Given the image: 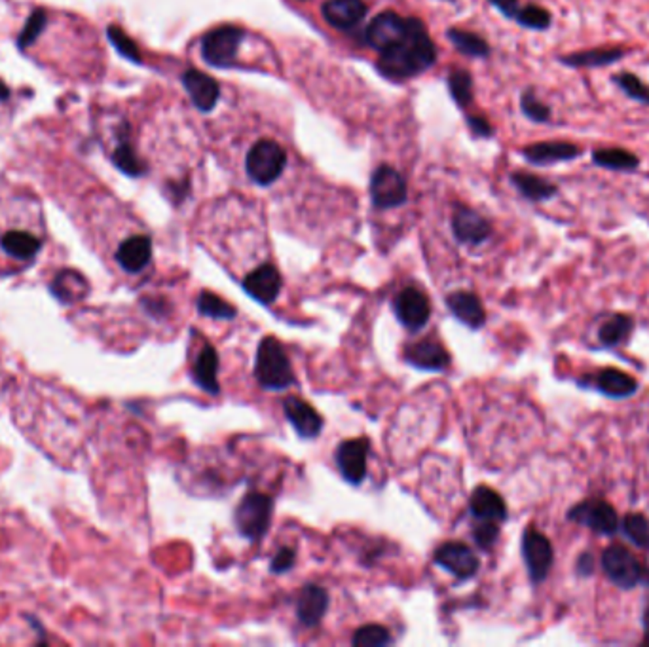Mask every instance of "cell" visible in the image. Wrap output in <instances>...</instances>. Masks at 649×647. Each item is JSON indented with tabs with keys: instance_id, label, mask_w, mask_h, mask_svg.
Here are the masks:
<instances>
[{
	"instance_id": "cell-10",
	"label": "cell",
	"mask_w": 649,
	"mask_h": 647,
	"mask_svg": "<svg viewBox=\"0 0 649 647\" xmlns=\"http://www.w3.org/2000/svg\"><path fill=\"white\" fill-rule=\"evenodd\" d=\"M433 560H435L437 566H441L443 570H446L450 575H454L460 581H467V579L474 577L481 568L479 556L473 552L471 547H467L465 543H460V542L443 543L435 551Z\"/></svg>"
},
{
	"instance_id": "cell-32",
	"label": "cell",
	"mask_w": 649,
	"mask_h": 647,
	"mask_svg": "<svg viewBox=\"0 0 649 647\" xmlns=\"http://www.w3.org/2000/svg\"><path fill=\"white\" fill-rule=\"evenodd\" d=\"M52 291L63 302H75L88 294V284H85V279L80 274L65 270L54 279Z\"/></svg>"
},
{
	"instance_id": "cell-37",
	"label": "cell",
	"mask_w": 649,
	"mask_h": 647,
	"mask_svg": "<svg viewBox=\"0 0 649 647\" xmlns=\"http://www.w3.org/2000/svg\"><path fill=\"white\" fill-rule=\"evenodd\" d=\"M626 539L640 547V549H649V521L640 513H629L623 516L621 526Z\"/></svg>"
},
{
	"instance_id": "cell-8",
	"label": "cell",
	"mask_w": 649,
	"mask_h": 647,
	"mask_svg": "<svg viewBox=\"0 0 649 647\" xmlns=\"http://www.w3.org/2000/svg\"><path fill=\"white\" fill-rule=\"evenodd\" d=\"M521 551L532 583L534 585L544 583V581L549 577V572L554 562V551L549 537L530 526L523 533Z\"/></svg>"
},
{
	"instance_id": "cell-47",
	"label": "cell",
	"mask_w": 649,
	"mask_h": 647,
	"mask_svg": "<svg viewBox=\"0 0 649 647\" xmlns=\"http://www.w3.org/2000/svg\"><path fill=\"white\" fill-rule=\"evenodd\" d=\"M488 3L507 19H514L521 10V0H488Z\"/></svg>"
},
{
	"instance_id": "cell-42",
	"label": "cell",
	"mask_w": 649,
	"mask_h": 647,
	"mask_svg": "<svg viewBox=\"0 0 649 647\" xmlns=\"http://www.w3.org/2000/svg\"><path fill=\"white\" fill-rule=\"evenodd\" d=\"M108 38H111L113 45L116 46V50L129 61H134V63H141V54H139V48L135 42L129 38L120 27L116 25H111L108 27Z\"/></svg>"
},
{
	"instance_id": "cell-11",
	"label": "cell",
	"mask_w": 649,
	"mask_h": 647,
	"mask_svg": "<svg viewBox=\"0 0 649 647\" xmlns=\"http://www.w3.org/2000/svg\"><path fill=\"white\" fill-rule=\"evenodd\" d=\"M523 158L535 167L568 164L579 160L585 150L572 141H539L523 148Z\"/></svg>"
},
{
	"instance_id": "cell-9",
	"label": "cell",
	"mask_w": 649,
	"mask_h": 647,
	"mask_svg": "<svg viewBox=\"0 0 649 647\" xmlns=\"http://www.w3.org/2000/svg\"><path fill=\"white\" fill-rule=\"evenodd\" d=\"M369 439H352L344 441L336 446L334 462L345 483L354 486L363 484L366 479V456H369Z\"/></svg>"
},
{
	"instance_id": "cell-35",
	"label": "cell",
	"mask_w": 649,
	"mask_h": 647,
	"mask_svg": "<svg viewBox=\"0 0 649 647\" xmlns=\"http://www.w3.org/2000/svg\"><path fill=\"white\" fill-rule=\"evenodd\" d=\"M514 21L518 25L528 29V31L544 33V31H549L551 25H553V14L545 6L526 5V6H521V10H518Z\"/></svg>"
},
{
	"instance_id": "cell-13",
	"label": "cell",
	"mask_w": 649,
	"mask_h": 647,
	"mask_svg": "<svg viewBox=\"0 0 649 647\" xmlns=\"http://www.w3.org/2000/svg\"><path fill=\"white\" fill-rule=\"evenodd\" d=\"M406 19H403L395 12H382L371 21V25L366 27L364 40L371 48L382 54L401 45L406 36Z\"/></svg>"
},
{
	"instance_id": "cell-23",
	"label": "cell",
	"mask_w": 649,
	"mask_h": 647,
	"mask_svg": "<svg viewBox=\"0 0 649 647\" xmlns=\"http://www.w3.org/2000/svg\"><path fill=\"white\" fill-rule=\"evenodd\" d=\"M329 610V594L319 585H306L298 594L296 617L305 627H317Z\"/></svg>"
},
{
	"instance_id": "cell-22",
	"label": "cell",
	"mask_w": 649,
	"mask_h": 647,
	"mask_svg": "<svg viewBox=\"0 0 649 647\" xmlns=\"http://www.w3.org/2000/svg\"><path fill=\"white\" fill-rule=\"evenodd\" d=\"M183 85L192 103L196 105L202 113H209L215 109V105L221 95L219 84L215 82V78L202 71L190 69L183 75Z\"/></svg>"
},
{
	"instance_id": "cell-7",
	"label": "cell",
	"mask_w": 649,
	"mask_h": 647,
	"mask_svg": "<svg viewBox=\"0 0 649 647\" xmlns=\"http://www.w3.org/2000/svg\"><path fill=\"white\" fill-rule=\"evenodd\" d=\"M245 33L240 27L223 25L205 35L202 42V55L211 67H230L240 52Z\"/></svg>"
},
{
	"instance_id": "cell-40",
	"label": "cell",
	"mask_w": 649,
	"mask_h": 647,
	"mask_svg": "<svg viewBox=\"0 0 649 647\" xmlns=\"http://www.w3.org/2000/svg\"><path fill=\"white\" fill-rule=\"evenodd\" d=\"M352 643L357 647H378L394 643V638L382 624H366V627L355 631Z\"/></svg>"
},
{
	"instance_id": "cell-15",
	"label": "cell",
	"mask_w": 649,
	"mask_h": 647,
	"mask_svg": "<svg viewBox=\"0 0 649 647\" xmlns=\"http://www.w3.org/2000/svg\"><path fill=\"white\" fill-rule=\"evenodd\" d=\"M403 355L408 364L429 373H441L450 364V353L435 338H422L416 342H410L404 348Z\"/></svg>"
},
{
	"instance_id": "cell-27",
	"label": "cell",
	"mask_w": 649,
	"mask_h": 647,
	"mask_svg": "<svg viewBox=\"0 0 649 647\" xmlns=\"http://www.w3.org/2000/svg\"><path fill=\"white\" fill-rule=\"evenodd\" d=\"M593 164L615 171V174H636L642 165V160L638 154L631 153V150L621 148V146H605V148H596L591 153Z\"/></svg>"
},
{
	"instance_id": "cell-19",
	"label": "cell",
	"mask_w": 649,
	"mask_h": 647,
	"mask_svg": "<svg viewBox=\"0 0 649 647\" xmlns=\"http://www.w3.org/2000/svg\"><path fill=\"white\" fill-rule=\"evenodd\" d=\"M469 513L479 523L502 524L507 519V505L495 490L488 486H477L469 498Z\"/></svg>"
},
{
	"instance_id": "cell-2",
	"label": "cell",
	"mask_w": 649,
	"mask_h": 647,
	"mask_svg": "<svg viewBox=\"0 0 649 647\" xmlns=\"http://www.w3.org/2000/svg\"><path fill=\"white\" fill-rule=\"evenodd\" d=\"M255 376L265 390L281 392L295 383L291 361L285 353L284 343L274 336H266L258 343Z\"/></svg>"
},
{
	"instance_id": "cell-17",
	"label": "cell",
	"mask_w": 649,
	"mask_h": 647,
	"mask_svg": "<svg viewBox=\"0 0 649 647\" xmlns=\"http://www.w3.org/2000/svg\"><path fill=\"white\" fill-rule=\"evenodd\" d=\"M281 284H284V279H281L277 268L272 264H263L244 277L242 287L261 304H272L281 291Z\"/></svg>"
},
{
	"instance_id": "cell-44",
	"label": "cell",
	"mask_w": 649,
	"mask_h": 647,
	"mask_svg": "<svg viewBox=\"0 0 649 647\" xmlns=\"http://www.w3.org/2000/svg\"><path fill=\"white\" fill-rule=\"evenodd\" d=\"M497 537H500V524L497 523H479L473 528L474 543L483 551H490L495 545Z\"/></svg>"
},
{
	"instance_id": "cell-25",
	"label": "cell",
	"mask_w": 649,
	"mask_h": 647,
	"mask_svg": "<svg viewBox=\"0 0 649 647\" xmlns=\"http://www.w3.org/2000/svg\"><path fill=\"white\" fill-rule=\"evenodd\" d=\"M321 12L323 17L327 19V24L336 29L348 31L361 24L366 15V6L361 0H329V3L323 5Z\"/></svg>"
},
{
	"instance_id": "cell-12",
	"label": "cell",
	"mask_w": 649,
	"mask_h": 647,
	"mask_svg": "<svg viewBox=\"0 0 649 647\" xmlns=\"http://www.w3.org/2000/svg\"><path fill=\"white\" fill-rule=\"evenodd\" d=\"M371 198L378 209H394L406 202V183L397 169L382 165L371 181Z\"/></svg>"
},
{
	"instance_id": "cell-45",
	"label": "cell",
	"mask_w": 649,
	"mask_h": 647,
	"mask_svg": "<svg viewBox=\"0 0 649 647\" xmlns=\"http://www.w3.org/2000/svg\"><path fill=\"white\" fill-rule=\"evenodd\" d=\"M295 551L291 547H284V549H279L275 552V556L272 558V562H270V570L274 573H285L289 572L293 566H295Z\"/></svg>"
},
{
	"instance_id": "cell-6",
	"label": "cell",
	"mask_w": 649,
	"mask_h": 647,
	"mask_svg": "<svg viewBox=\"0 0 649 647\" xmlns=\"http://www.w3.org/2000/svg\"><path fill=\"white\" fill-rule=\"evenodd\" d=\"M566 516L570 523L585 526L598 535H615L621 526L619 514L614 505L598 498H591L570 507Z\"/></svg>"
},
{
	"instance_id": "cell-1",
	"label": "cell",
	"mask_w": 649,
	"mask_h": 647,
	"mask_svg": "<svg viewBox=\"0 0 649 647\" xmlns=\"http://www.w3.org/2000/svg\"><path fill=\"white\" fill-rule=\"evenodd\" d=\"M406 36L401 45L382 52L378 71L385 78L406 80L429 69L437 59V50L418 17L406 19Z\"/></svg>"
},
{
	"instance_id": "cell-39",
	"label": "cell",
	"mask_w": 649,
	"mask_h": 647,
	"mask_svg": "<svg viewBox=\"0 0 649 647\" xmlns=\"http://www.w3.org/2000/svg\"><path fill=\"white\" fill-rule=\"evenodd\" d=\"M113 162L120 171H124V174L129 175V177H139V175L145 174V164L137 158L132 144L125 143V141L120 143L118 148L115 150Z\"/></svg>"
},
{
	"instance_id": "cell-43",
	"label": "cell",
	"mask_w": 649,
	"mask_h": 647,
	"mask_svg": "<svg viewBox=\"0 0 649 647\" xmlns=\"http://www.w3.org/2000/svg\"><path fill=\"white\" fill-rule=\"evenodd\" d=\"M45 25H46V14L42 10H35L25 24L24 31H21V35H19V40H17L19 48H27L29 45H33V42L40 36L42 29H45Z\"/></svg>"
},
{
	"instance_id": "cell-41",
	"label": "cell",
	"mask_w": 649,
	"mask_h": 647,
	"mask_svg": "<svg viewBox=\"0 0 649 647\" xmlns=\"http://www.w3.org/2000/svg\"><path fill=\"white\" fill-rule=\"evenodd\" d=\"M450 94L460 106H467L473 101V78L467 71L458 69L452 71L448 76Z\"/></svg>"
},
{
	"instance_id": "cell-46",
	"label": "cell",
	"mask_w": 649,
	"mask_h": 647,
	"mask_svg": "<svg viewBox=\"0 0 649 647\" xmlns=\"http://www.w3.org/2000/svg\"><path fill=\"white\" fill-rule=\"evenodd\" d=\"M467 122H469L471 132H473L474 135H477V137L488 139V137L494 135V127H492V124H490L486 118H483V116H469Z\"/></svg>"
},
{
	"instance_id": "cell-29",
	"label": "cell",
	"mask_w": 649,
	"mask_h": 647,
	"mask_svg": "<svg viewBox=\"0 0 649 647\" xmlns=\"http://www.w3.org/2000/svg\"><path fill=\"white\" fill-rule=\"evenodd\" d=\"M511 183L523 198L534 204L549 202L558 194V186L554 183L535 174H528V171H516V174H511Z\"/></svg>"
},
{
	"instance_id": "cell-26",
	"label": "cell",
	"mask_w": 649,
	"mask_h": 647,
	"mask_svg": "<svg viewBox=\"0 0 649 647\" xmlns=\"http://www.w3.org/2000/svg\"><path fill=\"white\" fill-rule=\"evenodd\" d=\"M216 373H219V355H216L213 346L204 343V348L192 364V380L205 393L219 395L221 385L219 380H216Z\"/></svg>"
},
{
	"instance_id": "cell-3",
	"label": "cell",
	"mask_w": 649,
	"mask_h": 647,
	"mask_svg": "<svg viewBox=\"0 0 649 647\" xmlns=\"http://www.w3.org/2000/svg\"><path fill=\"white\" fill-rule=\"evenodd\" d=\"M602 570L614 585L631 591L638 585H649V570L624 545L614 543L602 552Z\"/></svg>"
},
{
	"instance_id": "cell-5",
	"label": "cell",
	"mask_w": 649,
	"mask_h": 647,
	"mask_svg": "<svg viewBox=\"0 0 649 647\" xmlns=\"http://www.w3.org/2000/svg\"><path fill=\"white\" fill-rule=\"evenodd\" d=\"M285 165H287V154L284 146H279L275 141L270 139L255 143L245 160L249 177L256 184H263V186H268L274 181H277L281 174H284Z\"/></svg>"
},
{
	"instance_id": "cell-34",
	"label": "cell",
	"mask_w": 649,
	"mask_h": 647,
	"mask_svg": "<svg viewBox=\"0 0 649 647\" xmlns=\"http://www.w3.org/2000/svg\"><path fill=\"white\" fill-rule=\"evenodd\" d=\"M448 38L458 52L469 55V57H488L490 55V45L479 36L477 33L471 31H462V29H450Z\"/></svg>"
},
{
	"instance_id": "cell-36",
	"label": "cell",
	"mask_w": 649,
	"mask_h": 647,
	"mask_svg": "<svg viewBox=\"0 0 649 647\" xmlns=\"http://www.w3.org/2000/svg\"><path fill=\"white\" fill-rule=\"evenodd\" d=\"M196 306H198L200 315L211 317V319H225V321H230V319H234V317L237 315L235 308L230 304V302H226L225 298L216 296V294H213V293H209V291L200 293Z\"/></svg>"
},
{
	"instance_id": "cell-21",
	"label": "cell",
	"mask_w": 649,
	"mask_h": 647,
	"mask_svg": "<svg viewBox=\"0 0 649 647\" xmlns=\"http://www.w3.org/2000/svg\"><path fill=\"white\" fill-rule=\"evenodd\" d=\"M444 302L452 315L462 321L469 329L477 331L486 323V312L477 294H473L469 291H456V293H450L444 298Z\"/></svg>"
},
{
	"instance_id": "cell-18",
	"label": "cell",
	"mask_w": 649,
	"mask_h": 647,
	"mask_svg": "<svg viewBox=\"0 0 649 647\" xmlns=\"http://www.w3.org/2000/svg\"><path fill=\"white\" fill-rule=\"evenodd\" d=\"M284 413L296 433L302 439H315L323 431V418L312 404L300 397H287L284 401Z\"/></svg>"
},
{
	"instance_id": "cell-28",
	"label": "cell",
	"mask_w": 649,
	"mask_h": 647,
	"mask_svg": "<svg viewBox=\"0 0 649 647\" xmlns=\"http://www.w3.org/2000/svg\"><path fill=\"white\" fill-rule=\"evenodd\" d=\"M593 383L600 393L612 399H626L638 392V382L619 369H602L593 378Z\"/></svg>"
},
{
	"instance_id": "cell-48",
	"label": "cell",
	"mask_w": 649,
	"mask_h": 647,
	"mask_svg": "<svg viewBox=\"0 0 649 647\" xmlns=\"http://www.w3.org/2000/svg\"><path fill=\"white\" fill-rule=\"evenodd\" d=\"M593 570H594V560H593V554H589V552H583V554L577 558V564H575V572H577V575H581V577H589V575H593Z\"/></svg>"
},
{
	"instance_id": "cell-49",
	"label": "cell",
	"mask_w": 649,
	"mask_h": 647,
	"mask_svg": "<svg viewBox=\"0 0 649 647\" xmlns=\"http://www.w3.org/2000/svg\"><path fill=\"white\" fill-rule=\"evenodd\" d=\"M10 97V90L6 88V84L3 82V80H0V101H5V99H8Z\"/></svg>"
},
{
	"instance_id": "cell-20",
	"label": "cell",
	"mask_w": 649,
	"mask_h": 647,
	"mask_svg": "<svg viewBox=\"0 0 649 647\" xmlns=\"http://www.w3.org/2000/svg\"><path fill=\"white\" fill-rule=\"evenodd\" d=\"M452 230L456 240L465 245H481L492 235L490 223L477 211L462 207L452 219Z\"/></svg>"
},
{
	"instance_id": "cell-24",
	"label": "cell",
	"mask_w": 649,
	"mask_h": 647,
	"mask_svg": "<svg viewBox=\"0 0 649 647\" xmlns=\"http://www.w3.org/2000/svg\"><path fill=\"white\" fill-rule=\"evenodd\" d=\"M153 258V242L148 235H132L116 251V263L129 274L143 272Z\"/></svg>"
},
{
	"instance_id": "cell-38",
	"label": "cell",
	"mask_w": 649,
	"mask_h": 647,
	"mask_svg": "<svg viewBox=\"0 0 649 647\" xmlns=\"http://www.w3.org/2000/svg\"><path fill=\"white\" fill-rule=\"evenodd\" d=\"M521 111L534 124H551V120H553L551 106L545 101H541L537 97L534 88H528V90L523 92V95H521Z\"/></svg>"
},
{
	"instance_id": "cell-16",
	"label": "cell",
	"mask_w": 649,
	"mask_h": 647,
	"mask_svg": "<svg viewBox=\"0 0 649 647\" xmlns=\"http://www.w3.org/2000/svg\"><path fill=\"white\" fill-rule=\"evenodd\" d=\"M631 52L623 46H596L579 50L566 55H558L556 61L568 69H604L624 59Z\"/></svg>"
},
{
	"instance_id": "cell-33",
	"label": "cell",
	"mask_w": 649,
	"mask_h": 647,
	"mask_svg": "<svg viewBox=\"0 0 649 647\" xmlns=\"http://www.w3.org/2000/svg\"><path fill=\"white\" fill-rule=\"evenodd\" d=\"M612 84L619 92H623L631 101L649 106V85L634 73L631 71H621L612 75Z\"/></svg>"
},
{
	"instance_id": "cell-4",
	"label": "cell",
	"mask_w": 649,
	"mask_h": 647,
	"mask_svg": "<svg viewBox=\"0 0 649 647\" xmlns=\"http://www.w3.org/2000/svg\"><path fill=\"white\" fill-rule=\"evenodd\" d=\"M274 513V500L266 493L251 492L244 495V500L234 513V523L237 532L251 543H258L268 533Z\"/></svg>"
},
{
	"instance_id": "cell-31",
	"label": "cell",
	"mask_w": 649,
	"mask_h": 647,
	"mask_svg": "<svg viewBox=\"0 0 649 647\" xmlns=\"http://www.w3.org/2000/svg\"><path fill=\"white\" fill-rule=\"evenodd\" d=\"M0 247H3L10 256L19 258V261H29V258H33L40 251L42 244L38 237H35L29 232L12 230L0 237Z\"/></svg>"
},
{
	"instance_id": "cell-14",
	"label": "cell",
	"mask_w": 649,
	"mask_h": 647,
	"mask_svg": "<svg viewBox=\"0 0 649 647\" xmlns=\"http://www.w3.org/2000/svg\"><path fill=\"white\" fill-rule=\"evenodd\" d=\"M394 312L401 325L410 331H418L427 325L431 317V304L420 289L406 287L395 296Z\"/></svg>"
},
{
	"instance_id": "cell-30",
	"label": "cell",
	"mask_w": 649,
	"mask_h": 647,
	"mask_svg": "<svg viewBox=\"0 0 649 647\" xmlns=\"http://www.w3.org/2000/svg\"><path fill=\"white\" fill-rule=\"evenodd\" d=\"M633 329H634V319L631 315L615 314L600 327L598 340L605 348H615V346H621L623 342L629 340V336L633 334Z\"/></svg>"
}]
</instances>
